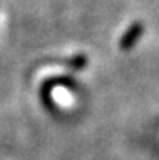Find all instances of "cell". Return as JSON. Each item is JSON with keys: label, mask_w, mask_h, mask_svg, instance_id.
Wrapping results in <instances>:
<instances>
[{"label": "cell", "mask_w": 159, "mask_h": 160, "mask_svg": "<svg viewBox=\"0 0 159 160\" xmlns=\"http://www.w3.org/2000/svg\"><path fill=\"white\" fill-rule=\"evenodd\" d=\"M141 31H143V26L140 24V23H135L133 26H130V28H128V31L124 34L122 41H120V47H122V49H127V47H132V45L135 44V41L140 37Z\"/></svg>", "instance_id": "cell-2"}, {"label": "cell", "mask_w": 159, "mask_h": 160, "mask_svg": "<svg viewBox=\"0 0 159 160\" xmlns=\"http://www.w3.org/2000/svg\"><path fill=\"white\" fill-rule=\"evenodd\" d=\"M52 97H54L55 103L63 107V108H70V107L75 105V97L67 88H62V86L54 88L52 89Z\"/></svg>", "instance_id": "cell-1"}]
</instances>
